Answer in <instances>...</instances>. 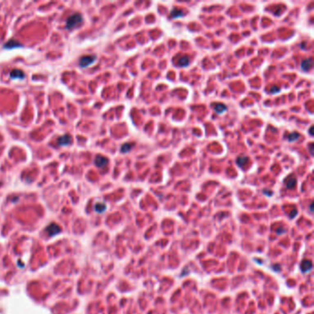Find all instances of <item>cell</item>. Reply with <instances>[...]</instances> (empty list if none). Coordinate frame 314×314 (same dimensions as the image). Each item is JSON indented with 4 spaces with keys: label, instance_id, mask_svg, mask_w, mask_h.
<instances>
[{
    "label": "cell",
    "instance_id": "1",
    "mask_svg": "<svg viewBox=\"0 0 314 314\" xmlns=\"http://www.w3.org/2000/svg\"><path fill=\"white\" fill-rule=\"evenodd\" d=\"M82 20H83V18L80 14L76 13V14L71 15V16L66 19V29L71 30L74 27H76L81 23Z\"/></svg>",
    "mask_w": 314,
    "mask_h": 314
},
{
    "label": "cell",
    "instance_id": "2",
    "mask_svg": "<svg viewBox=\"0 0 314 314\" xmlns=\"http://www.w3.org/2000/svg\"><path fill=\"white\" fill-rule=\"evenodd\" d=\"M96 56L95 55H85L80 58L79 60V66L81 67H87L92 65L96 61Z\"/></svg>",
    "mask_w": 314,
    "mask_h": 314
},
{
    "label": "cell",
    "instance_id": "3",
    "mask_svg": "<svg viewBox=\"0 0 314 314\" xmlns=\"http://www.w3.org/2000/svg\"><path fill=\"white\" fill-rule=\"evenodd\" d=\"M94 162H95V165H96L98 168H103V167H105L107 164H108L109 160H108V158H105V157H103V156H101V155H99V156H97V157L95 158Z\"/></svg>",
    "mask_w": 314,
    "mask_h": 314
},
{
    "label": "cell",
    "instance_id": "4",
    "mask_svg": "<svg viewBox=\"0 0 314 314\" xmlns=\"http://www.w3.org/2000/svg\"><path fill=\"white\" fill-rule=\"evenodd\" d=\"M72 142V137L69 135H64L62 136H60L58 138V144L60 145H70Z\"/></svg>",
    "mask_w": 314,
    "mask_h": 314
},
{
    "label": "cell",
    "instance_id": "5",
    "mask_svg": "<svg viewBox=\"0 0 314 314\" xmlns=\"http://www.w3.org/2000/svg\"><path fill=\"white\" fill-rule=\"evenodd\" d=\"M24 73L20 69H13L10 72V78L11 79H22L24 78Z\"/></svg>",
    "mask_w": 314,
    "mask_h": 314
},
{
    "label": "cell",
    "instance_id": "6",
    "mask_svg": "<svg viewBox=\"0 0 314 314\" xmlns=\"http://www.w3.org/2000/svg\"><path fill=\"white\" fill-rule=\"evenodd\" d=\"M284 182L286 183V187L287 189H291V188H294L296 183H297V179L294 177L293 175H289L288 177L284 181Z\"/></svg>",
    "mask_w": 314,
    "mask_h": 314
},
{
    "label": "cell",
    "instance_id": "7",
    "mask_svg": "<svg viewBox=\"0 0 314 314\" xmlns=\"http://www.w3.org/2000/svg\"><path fill=\"white\" fill-rule=\"evenodd\" d=\"M312 65H313V62H312V59H306L304 61H302L301 63V69L303 71H306L308 72L310 71L311 68H312Z\"/></svg>",
    "mask_w": 314,
    "mask_h": 314
},
{
    "label": "cell",
    "instance_id": "8",
    "mask_svg": "<svg viewBox=\"0 0 314 314\" xmlns=\"http://www.w3.org/2000/svg\"><path fill=\"white\" fill-rule=\"evenodd\" d=\"M249 161V158L246 157V156H241L239 157L238 158H237V165H238L239 167H241V169H244L245 165H246Z\"/></svg>",
    "mask_w": 314,
    "mask_h": 314
},
{
    "label": "cell",
    "instance_id": "9",
    "mask_svg": "<svg viewBox=\"0 0 314 314\" xmlns=\"http://www.w3.org/2000/svg\"><path fill=\"white\" fill-rule=\"evenodd\" d=\"M311 262L310 261V260H303L302 263H301V270L302 272H307V271H310L311 269Z\"/></svg>",
    "mask_w": 314,
    "mask_h": 314
},
{
    "label": "cell",
    "instance_id": "10",
    "mask_svg": "<svg viewBox=\"0 0 314 314\" xmlns=\"http://www.w3.org/2000/svg\"><path fill=\"white\" fill-rule=\"evenodd\" d=\"M5 48H9V49H12V48H16V47H21V44L19 43L18 42L14 41V40H11L9 42H6V44L4 45Z\"/></svg>",
    "mask_w": 314,
    "mask_h": 314
},
{
    "label": "cell",
    "instance_id": "11",
    "mask_svg": "<svg viewBox=\"0 0 314 314\" xmlns=\"http://www.w3.org/2000/svg\"><path fill=\"white\" fill-rule=\"evenodd\" d=\"M171 18H173V19H178V18H181V17H182V16H184V12L181 11V9H174L171 10Z\"/></svg>",
    "mask_w": 314,
    "mask_h": 314
},
{
    "label": "cell",
    "instance_id": "12",
    "mask_svg": "<svg viewBox=\"0 0 314 314\" xmlns=\"http://www.w3.org/2000/svg\"><path fill=\"white\" fill-rule=\"evenodd\" d=\"M134 147V144L133 143H125L124 145H122L121 147V152L122 153H127L129 152L130 150L132 149V148Z\"/></svg>",
    "mask_w": 314,
    "mask_h": 314
},
{
    "label": "cell",
    "instance_id": "13",
    "mask_svg": "<svg viewBox=\"0 0 314 314\" xmlns=\"http://www.w3.org/2000/svg\"><path fill=\"white\" fill-rule=\"evenodd\" d=\"M227 109H228L227 106L224 105V104H222V103H218V104H217L216 107H215V111H216V112H217L218 114H222L225 111H227Z\"/></svg>",
    "mask_w": 314,
    "mask_h": 314
},
{
    "label": "cell",
    "instance_id": "14",
    "mask_svg": "<svg viewBox=\"0 0 314 314\" xmlns=\"http://www.w3.org/2000/svg\"><path fill=\"white\" fill-rule=\"evenodd\" d=\"M178 65L180 66H187L189 65V57L188 56H182L178 60Z\"/></svg>",
    "mask_w": 314,
    "mask_h": 314
},
{
    "label": "cell",
    "instance_id": "15",
    "mask_svg": "<svg viewBox=\"0 0 314 314\" xmlns=\"http://www.w3.org/2000/svg\"><path fill=\"white\" fill-rule=\"evenodd\" d=\"M298 137H300V135H298L297 133L294 132V133H291L287 135V139L289 142H292V141H296Z\"/></svg>",
    "mask_w": 314,
    "mask_h": 314
},
{
    "label": "cell",
    "instance_id": "16",
    "mask_svg": "<svg viewBox=\"0 0 314 314\" xmlns=\"http://www.w3.org/2000/svg\"><path fill=\"white\" fill-rule=\"evenodd\" d=\"M95 208H96V211L102 213V212H103L106 209V205L104 204H97Z\"/></svg>",
    "mask_w": 314,
    "mask_h": 314
},
{
    "label": "cell",
    "instance_id": "17",
    "mask_svg": "<svg viewBox=\"0 0 314 314\" xmlns=\"http://www.w3.org/2000/svg\"><path fill=\"white\" fill-rule=\"evenodd\" d=\"M280 91H281V89H280L278 87L274 86V87L270 89V93H271V94H275V93H277V92H280Z\"/></svg>",
    "mask_w": 314,
    "mask_h": 314
},
{
    "label": "cell",
    "instance_id": "18",
    "mask_svg": "<svg viewBox=\"0 0 314 314\" xmlns=\"http://www.w3.org/2000/svg\"><path fill=\"white\" fill-rule=\"evenodd\" d=\"M310 155L313 156L314 155V152H313V143H311L310 145Z\"/></svg>",
    "mask_w": 314,
    "mask_h": 314
},
{
    "label": "cell",
    "instance_id": "19",
    "mask_svg": "<svg viewBox=\"0 0 314 314\" xmlns=\"http://www.w3.org/2000/svg\"><path fill=\"white\" fill-rule=\"evenodd\" d=\"M312 129H313V126H310V131H309V133H310V135H313Z\"/></svg>",
    "mask_w": 314,
    "mask_h": 314
}]
</instances>
